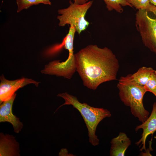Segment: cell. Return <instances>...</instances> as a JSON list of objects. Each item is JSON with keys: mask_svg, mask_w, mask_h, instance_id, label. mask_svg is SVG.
Returning a JSON list of instances; mask_svg holds the SVG:
<instances>
[{"mask_svg": "<svg viewBox=\"0 0 156 156\" xmlns=\"http://www.w3.org/2000/svg\"><path fill=\"white\" fill-rule=\"evenodd\" d=\"M74 55L76 71L88 88L94 90L103 83L116 79L119 61L108 48L90 44Z\"/></svg>", "mask_w": 156, "mask_h": 156, "instance_id": "1", "label": "cell"}, {"mask_svg": "<svg viewBox=\"0 0 156 156\" xmlns=\"http://www.w3.org/2000/svg\"><path fill=\"white\" fill-rule=\"evenodd\" d=\"M57 96L63 98L65 102L60 105L55 112L63 105L73 106L79 111L83 118L88 131L89 142L94 146L98 145L99 140L96 135L97 126L103 119L111 116L110 112L106 109L95 107L86 103H81L76 96L66 92L58 94Z\"/></svg>", "mask_w": 156, "mask_h": 156, "instance_id": "2", "label": "cell"}, {"mask_svg": "<svg viewBox=\"0 0 156 156\" xmlns=\"http://www.w3.org/2000/svg\"><path fill=\"white\" fill-rule=\"evenodd\" d=\"M117 86L122 101L130 107L133 116L143 122L149 115V112L145 109L143 104V97L147 92L144 87L132 82L126 76L120 77Z\"/></svg>", "mask_w": 156, "mask_h": 156, "instance_id": "3", "label": "cell"}, {"mask_svg": "<svg viewBox=\"0 0 156 156\" xmlns=\"http://www.w3.org/2000/svg\"><path fill=\"white\" fill-rule=\"evenodd\" d=\"M93 1H90L82 4H76L70 0L69 6L67 8L60 9L57 17L58 25L64 27L66 25H73L78 34L85 30L90 24L85 18L86 14L92 6Z\"/></svg>", "mask_w": 156, "mask_h": 156, "instance_id": "4", "label": "cell"}, {"mask_svg": "<svg viewBox=\"0 0 156 156\" xmlns=\"http://www.w3.org/2000/svg\"><path fill=\"white\" fill-rule=\"evenodd\" d=\"M139 10L135 14V25L144 45L156 56V11Z\"/></svg>", "mask_w": 156, "mask_h": 156, "instance_id": "5", "label": "cell"}, {"mask_svg": "<svg viewBox=\"0 0 156 156\" xmlns=\"http://www.w3.org/2000/svg\"><path fill=\"white\" fill-rule=\"evenodd\" d=\"M0 103L10 99L20 88L30 84L38 86L40 82L31 79L22 78L14 80L6 79L3 75L0 77Z\"/></svg>", "mask_w": 156, "mask_h": 156, "instance_id": "6", "label": "cell"}, {"mask_svg": "<svg viewBox=\"0 0 156 156\" xmlns=\"http://www.w3.org/2000/svg\"><path fill=\"white\" fill-rule=\"evenodd\" d=\"M76 32L74 26L70 25L68 32L64 38L62 42L51 47L47 50L46 54L51 56L56 53L63 48L67 50L69 55L65 61L66 64L73 66L75 65V54L73 51V42L75 33Z\"/></svg>", "mask_w": 156, "mask_h": 156, "instance_id": "7", "label": "cell"}, {"mask_svg": "<svg viewBox=\"0 0 156 156\" xmlns=\"http://www.w3.org/2000/svg\"><path fill=\"white\" fill-rule=\"evenodd\" d=\"M16 94L9 99L2 102L0 106V122H8L12 125L14 132L18 133L23 128V124L19 118L13 114L12 107Z\"/></svg>", "mask_w": 156, "mask_h": 156, "instance_id": "8", "label": "cell"}, {"mask_svg": "<svg viewBox=\"0 0 156 156\" xmlns=\"http://www.w3.org/2000/svg\"><path fill=\"white\" fill-rule=\"evenodd\" d=\"M140 129L143 130L142 137L135 144L138 146L141 144L140 146L142 145V146L140 150L142 151L146 150L145 143L147 137L156 131V102L153 105L152 110L150 116L141 124L137 126L135 130L137 131Z\"/></svg>", "mask_w": 156, "mask_h": 156, "instance_id": "9", "label": "cell"}, {"mask_svg": "<svg viewBox=\"0 0 156 156\" xmlns=\"http://www.w3.org/2000/svg\"><path fill=\"white\" fill-rule=\"evenodd\" d=\"M19 143L15 137L9 134H0V156H19Z\"/></svg>", "mask_w": 156, "mask_h": 156, "instance_id": "10", "label": "cell"}, {"mask_svg": "<svg viewBox=\"0 0 156 156\" xmlns=\"http://www.w3.org/2000/svg\"><path fill=\"white\" fill-rule=\"evenodd\" d=\"M111 156H125L126 150L131 145L130 139L124 133L120 132L118 135L113 138L110 142Z\"/></svg>", "mask_w": 156, "mask_h": 156, "instance_id": "11", "label": "cell"}, {"mask_svg": "<svg viewBox=\"0 0 156 156\" xmlns=\"http://www.w3.org/2000/svg\"><path fill=\"white\" fill-rule=\"evenodd\" d=\"M153 70L151 67L143 66L134 73L129 74L126 76L134 83L144 87Z\"/></svg>", "mask_w": 156, "mask_h": 156, "instance_id": "12", "label": "cell"}, {"mask_svg": "<svg viewBox=\"0 0 156 156\" xmlns=\"http://www.w3.org/2000/svg\"><path fill=\"white\" fill-rule=\"evenodd\" d=\"M106 5V7L109 11L115 10L119 13L123 11V7L129 6L133 8L132 6L126 0H103Z\"/></svg>", "mask_w": 156, "mask_h": 156, "instance_id": "13", "label": "cell"}, {"mask_svg": "<svg viewBox=\"0 0 156 156\" xmlns=\"http://www.w3.org/2000/svg\"><path fill=\"white\" fill-rule=\"evenodd\" d=\"M132 7L139 10H143L148 12L155 11L156 6L151 4L150 0H126Z\"/></svg>", "mask_w": 156, "mask_h": 156, "instance_id": "14", "label": "cell"}, {"mask_svg": "<svg viewBox=\"0 0 156 156\" xmlns=\"http://www.w3.org/2000/svg\"><path fill=\"white\" fill-rule=\"evenodd\" d=\"M16 2L18 7L17 12L27 9L33 5L43 3L50 5L51 4L49 0H16Z\"/></svg>", "mask_w": 156, "mask_h": 156, "instance_id": "15", "label": "cell"}, {"mask_svg": "<svg viewBox=\"0 0 156 156\" xmlns=\"http://www.w3.org/2000/svg\"><path fill=\"white\" fill-rule=\"evenodd\" d=\"M144 88L147 92L152 93L156 97V70L152 71Z\"/></svg>", "mask_w": 156, "mask_h": 156, "instance_id": "16", "label": "cell"}, {"mask_svg": "<svg viewBox=\"0 0 156 156\" xmlns=\"http://www.w3.org/2000/svg\"><path fill=\"white\" fill-rule=\"evenodd\" d=\"M74 3L78 4H84L87 2L88 0H74Z\"/></svg>", "mask_w": 156, "mask_h": 156, "instance_id": "17", "label": "cell"}, {"mask_svg": "<svg viewBox=\"0 0 156 156\" xmlns=\"http://www.w3.org/2000/svg\"><path fill=\"white\" fill-rule=\"evenodd\" d=\"M150 2L151 4L156 6V0H150Z\"/></svg>", "mask_w": 156, "mask_h": 156, "instance_id": "18", "label": "cell"}, {"mask_svg": "<svg viewBox=\"0 0 156 156\" xmlns=\"http://www.w3.org/2000/svg\"></svg>", "mask_w": 156, "mask_h": 156, "instance_id": "19", "label": "cell"}]
</instances>
